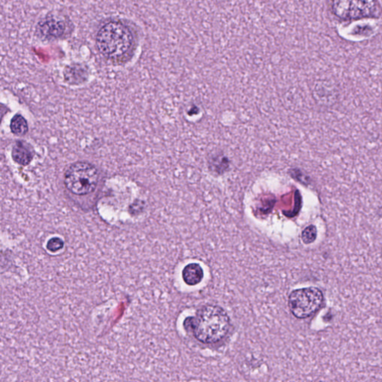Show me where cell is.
<instances>
[{"mask_svg": "<svg viewBox=\"0 0 382 382\" xmlns=\"http://www.w3.org/2000/svg\"><path fill=\"white\" fill-rule=\"evenodd\" d=\"M96 43L100 54L115 64L128 62L135 49V38L131 28L120 20H112L102 26Z\"/></svg>", "mask_w": 382, "mask_h": 382, "instance_id": "obj_1", "label": "cell"}, {"mask_svg": "<svg viewBox=\"0 0 382 382\" xmlns=\"http://www.w3.org/2000/svg\"><path fill=\"white\" fill-rule=\"evenodd\" d=\"M230 319L221 307L208 305L202 307L195 317L184 321L186 331H191L200 342L213 344L226 336L229 330Z\"/></svg>", "mask_w": 382, "mask_h": 382, "instance_id": "obj_2", "label": "cell"}, {"mask_svg": "<svg viewBox=\"0 0 382 382\" xmlns=\"http://www.w3.org/2000/svg\"><path fill=\"white\" fill-rule=\"evenodd\" d=\"M99 178L100 175L94 165L86 161H78L66 170L64 182L71 194L84 196L94 192Z\"/></svg>", "mask_w": 382, "mask_h": 382, "instance_id": "obj_3", "label": "cell"}, {"mask_svg": "<svg viewBox=\"0 0 382 382\" xmlns=\"http://www.w3.org/2000/svg\"><path fill=\"white\" fill-rule=\"evenodd\" d=\"M323 303V294L317 288H301L293 291L288 299V306L294 317L305 319L315 314Z\"/></svg>", "mask_w": 382, "mask_h": 382, "instance_id": "obj_4", "label": "cell"}, {"mask_svg": "<svg viewBox=\"0 0 382 382\" xmlns=\"http://www.w3.org/2000/svg\"><path fill=\"white\" fill-rule=\"evenodd\" d=\"M375 0H333L335 15L344 20H355L373 16L376 12Z\"/></svg>", "mask_w": 382, "mask_h": 382, "instance_id": "obj_5", "label": "cell"}, {"mask_svg": "<svg viewBox=\"0 0 382 382\" xmlns=\"http://www.w3.org/2000/svg\"><path fill=\"white\" fill-rule=\"evenodd\" d=\"M37 30L42 38L56 40L65 34L66 23L58 17H46L38 23Z\"/></svg>", "mask_w": 382, "mask_h": 382, "instance_id": "obj_6", "label": "cell"}, {"mask_svg": "<svg viewBox=\"0 0 382 382\" xmlns=\"http://www.w3.org/2000/svg\"><path fill=\"white\" fill-rule=\"evenodd\" d=\"M34 156V152L32 146L26 142L17 141L12 148V159L20 165H29L32 162Z\"/></svg>", "mask_w": 382, "mask_h": 382, "instance_id": "obj_7", "label": "cell"}, {"mask_svg": "<svg viewBox=\"0 0 382 382\" xmlns=\"http://www.w3.org/2000/svg\"><path fill=\"white\" fill-rule=\"evenodd\" d=\"M182 278L186 284L195 286L200 284L204 278V272L201 266L197 263H191L185 266L182 270Z\"/></svg>", "mask_w": 382, "mask_h": 382, "instance_id": "obj_8", "label": "cell"}, {"mask_svg": "<svg viewBox=\"0 0 382 382\" xmlns=\"http://www.w3.org/2000/svg\"><path fill=\"white\" fill-rule=\"evenodd\" d=\"M10 128L15 135L24 136L29 131V125L27 120L21 114H15L11 120Z\"/></svg>", "mask_w": 382, "mask_h": 382, "instance_id": "obj_9", "label": "cell"}, {"mask_svg": "<svg viewBox=\"0 0 382 382\" xmlns=\"http://www.w3.org/2000/svg\"><path fill=\"white\" fill-rule=\"evenodd\" d=\"M317 228L314 225H308L302 232V240L304 244H311L314 243L317 238Z\"/></svg>", "mask_w": 382, "mask_h": 382, "instance_id": "obj_10", "label": "cell"}, {"mask_svg": "<svg viewBox=\"0 0 382 382\" xmlns=\"http://www.w3.org/2000/svg\"><path fill=\"white\" fill-rule=\"evenodd\" d=\"M64 247V241L59 237L50 239L48 241L47 249L51 252H57Z\"/></svg>", "mask_w": 382, "mask_h": 382, "instance_id": "obj_11", "label": "cell"}]
</instances>
